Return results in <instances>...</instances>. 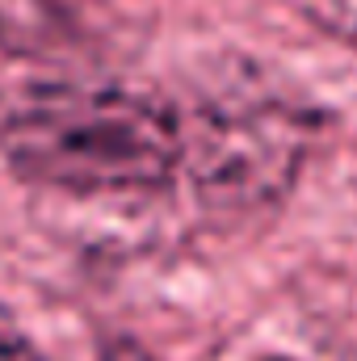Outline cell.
I'll use <instances>...</instances> for the list:
<instances>
[{"label": "cell", "mask_w": 357, "mask_h": 361, "mask_svg": "<svg viewBox=\"0 0 357 361\" xmlns=\"http://www.w3.org/2000/svg\"><path fill=\"white\" fill-rule=\"evenodd\" d=\"M0 156L21 180L76 197L152 193L181 173V118L135 89L55 85L4 118Z\"/></svg>", "instance_id": "1"}, {"label": "cell", "mask_w": 357, "mask_h": 361, "mask_svg": "<svg viewBox=\"0 0 357 361\" xmlns=\"http://www.w3.org/2000/svg\"><path fill=\"white\" fill-rule=\"evenodd\" d=\"M311 122L277 97H231L181 122V169L214 210L273 206L298 173Z\"/></svg>", "instance_id": "2"}, {"label": "cell", "mask_w": 357, "mask_h": 361, "mask_svg": "<svg viewBox=\"0 0 357 361\" xmlns=\"http://www.w3.org/2000/svg\"><path fill=\"white\" fill-rule=\"evenodd\" d=\"M307 17L357 51V0H303Z\"/></svg>", "instance_id": "3"}, {"label": "cell", "mask_w": 357, "mask_h": 361, "mask_svg": "<svg viewBox=\"0 0 357 361\" xmlns=\"http://www.w3.org/2000/svg\"><path fill=\"white\" fill-rule=\"evenodd\" d=\"M0 361H51L8 307H0Z\"/></svg>", "instance_id": "4"}, {"label": "cell", "mask_w": 357, "mask_h": 361, "mask_svg": "<svg viewBox=\"0 0 357 361\" xmlns=\"http://www.w3.org/2000/svg\"><path fill=\"white\" fill-rule=\"evenodd\" d=\"M101 361H156L147 349H139V345H131V341H109L105 345V353Z\"/></svg>", "instance_id": "5"}, {"label": "cell", "mask_w": 357, "mask_h": 361, "mask_svg": "<svg viewBox=\"0 0 357 361\" xmlns=\"http://www.w3.org/2000/svg\"><path fill=\"white\" fill-rule=\"evenodd\" d=\"M265 361H286V357H265Z\"/></svg>", "instance_id": "6"}]
</instances>
